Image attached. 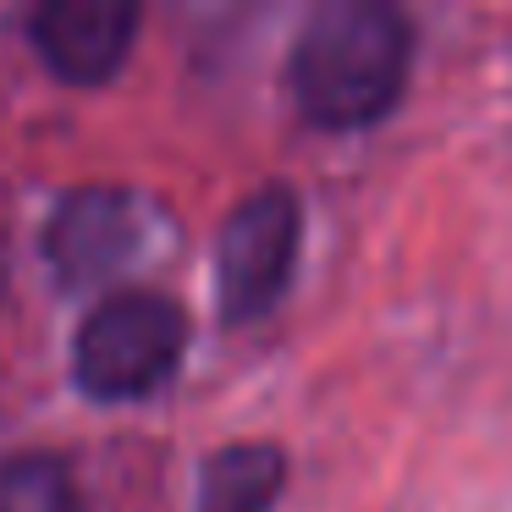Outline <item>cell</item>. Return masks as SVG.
<instances>
[{"mask_svg": "<svg viewBox=\"0 0 512 512\" xmlns=\"http://www.w3.org/2000/svg\"><path fill=\"white\" fill-rule=\"evenodd\" d=\"M413 17L391 0H325L287 50V94L320 133H364L402 105L413 78Z\"/></svg>", "mask_w": 512, "mask_h": 512, "instance_id": "obj_1", "label": "cell"}, {"mask_svg": "<svg viewBox=\"0 0 512 512\" xmlns=\"http://www.w3.org/2000/svg\"><path fill=\"white\" fill-rule=\"evenodd\" d=\"M188 353V309L155 287H116L72 336V375L94 402H138L177 375Z\"/></svg>", "mask_w": 512, "mask_h": 512, "instance_id": "obj_2", "label": "cell"}, {"mask_svg": "<svg viewBox=\"0 0 512 512\" xmlns=\"http://www.w3.org/2000/svg\"><path fill=\"white\" fill-rule=\"evenodd\" d=\"M303 243V204L287 182L243 193L215 237V298L232 325H248L281 303L298 270Z\"/></svg>", "mask_w": 512, "mask_h": 512, "instance_id": "obj_3", "label": "cell"}, {"mask_svg": "<svg viewBox=\"0 0 512 512\" xmlns=\"http://www.w3.org/2000/svg\"><path fill=\"white\" fill-rule=\"evenodd\" d=\"M138 23L144 12L133 0H45L28 17V39L61 83L94 89L122 72Z\"/></svg>", "mask_w": 512, "mask_h": 512, "instance_id": "obj_4", "label": "cell"}, {"mask_svg": "<svg viewBox=\"0 0 512 512\" xmlns=\"http://www.w3.org/2000/svg\"><path fill=\"white\" fill-rule=\"evenodd\" d=\"M138 248V204L122 188L83 182L61 193V204L45 221V259L67 287H89L122 270Z\"/></svg>", "mask_w": 512, "mask_h": 512, "instance_id": "obj_5", "label": "cell"}, {"mask_svg": "<svg viewBox=\"0 0 512 512\" xmlns=\"http://www.w3.org/2000/svg\"><path fill=\"white\" fill-rule=\"evenodd\" d=\"M287 490V452L276 441H226L199 468L193 512H270Z\"/></svg>", "mask_w": 512, "mask_h": 512, "instance_id": "obj_6", "label": "cell"}, {"mask_svg": "<svg viewBox=\"0 0 512 512\" xmlns=\"http://www.w3.org/2000/svg\"><path fill=\"white\" fill-rule=\"evenodd\" d=\"M0 512H83V490L56 452L0 457Z\"/></svg>", "mask_w": 512, "mask_h": 512, "instance_id": "obj_7", "label": "cell"}]
</instances>
